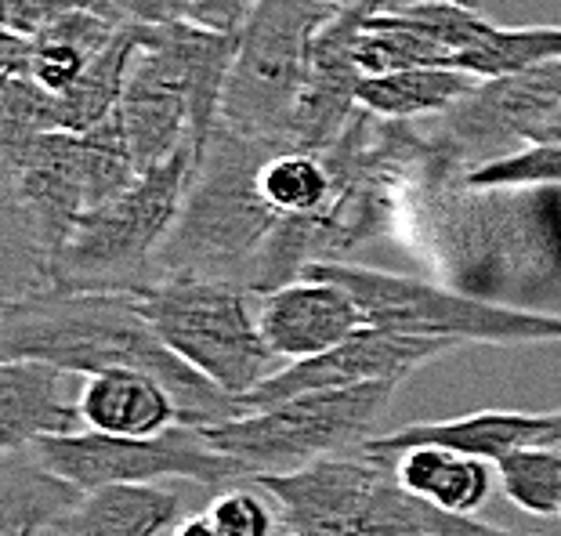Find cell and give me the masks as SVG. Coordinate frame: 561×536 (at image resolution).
<instances>
[{
    "label": "cell",
    "instance_id": "cell-1",
    "mask_svg": "<svg viewBox=\"0 0 561 536\" xmlns=\"http://www.w3.org/2000/svg\"><path fill=\"white\" fill-rule=\"evenodd\" d=\"M399 240L446 287L529 312L561 305V189H479L427 149L402 193Z\"/></svg>",
    "mask_w": 561,
    "mask_h": 536
},
{
    "label": "cell",
    "instance_id": "cell-2",
    "mask_svg": "<svg viewBox=\"0 0 561 536\" xmlns=\"http://www.w3.org/2000/svg\"><path fill=\"white\" fill-rule=\"evenodd\" d=\"M0 360L51 363L73 377L149 374L174 391L182 424L210 427L247 417L240 399L196 374L149 323L138 294L55 290L26 301H4Z\"/></svg>",
    "mask_w": 561,
    "mask_h": 536
},
{
    "label": "cell",
    "instance_id": "cell-3",
    "mask_svg": "<svg viewBox=\"0 0 561 536\" xmlns=\"http://www.w3.org/2000/svg\"><path fill=\"white\" fill-rule=\"evenodd\" d=\"M272 152L283 149L243 138L221 124L214 127L210 141L196 157L178 225L160 254L157 283L218 280L254 290L261 254L279 225V214L268 207L257 185L261 167Z\"/></svg>",
    "mask_w": 561,
    "mask_h": 536
},
{
    "label": "cell",
    "instance_id": "cell-4",
    "mask_svg": "<svg viewBox=\"0 0 561 536\" xmlns=\"http://www.w3.org/2000/svg\"><path fill=\"white\" fill-rule=\"evenodd\" d=\"M91 210L80 135L51 130L0 146V276L4 301L58 290V261Z\"/></svg>",
    "mask_w": 561,
    "mask_h": 536
},
{
    "label": "cell",
    "instance_id": "cell-5",
    "mask_svg": "<svg viewBox=\"0 0 561 536\" xmlns=\"http://www.w3.org/2000/svg\"><path fill=\"white\" fill-rule=\"evenodd\" d=\"M196 149H182L167 163L138 174L121 196L91 207L77 221L58 261V290L146 294L182 214Z\"/></svg>",
    "mask_w": 561,
    "mask_h": 536
},
{
    "label": "cell",
    "instance_id": "cell-6",
    "mask_svg": "<svg viewBox=\"0 0 561 536\" xmlns=\"http://www.w3.org/2000/svg\"><path fill=\"white\" fill-rule=\"evenodd\" d=\"M399 385H355L301 391L247 417L199 427L218 454L243 464L247 479L286 475L316 460L355 454L374 438Z\"/></svg>",
    "mask_w": 561,
    "mask_h": 536
},
{
    "label": "cell",
    "instance_id": "cell-7",
    "mask_svg": "<svg viewBox=\"0 0 561 536\" xmlns=\"http://www.w3.org/2000/svg\"><path fill=\"white\" fill-rule=\"evenodd\" d=\"M337 11L319 0H257L236 44L218 124L276 149H294V116L312 73L316 37Z\"/></svg>",
    "mask_w": 561,
    "mask_h": 536
},
{
    "label": "cell",
    "instance_id": "cell-8",
    "mask_svg": "<svg viewBox=\"0 0 561 536\" xmlns=\"http://www.w3.org/2000/svg\"><path fill=\"white\" fill-rule=\"evenodd\" d=\"M305 276L341 283L355 297L366 327H385L416 338H442L453 344H543L561 341V316L511 308L463 294L432 280L369 269L359 261L312 265Z\"/></svg>",
    "mask_w": 561,
    "mask_h": 536
},
{
    "label": "cell",
    "instance_id": "cell-9",
    "mask_svg": "<svg viewBox=\"0 0 561 536\" xmlns=\"http://www.w3.org/2000/svg\"><path fill=\"white\" fill-rule=\"evenodd\" d=\"M254 290L218 280H160L138 294L141 312L196 374L221 391L243 399L261 380L283 370V360L268 349L257 327Z\"/></svg>",
    "mask_w": 561,
    "mask_h": 536
},
{
    "label": "cell",
    "instance_id": "cell-10",
    "mask_svg": "<svg viewBox=\"0 0 561 536\" xmlns=\"http://www.w3.org/2000/svg\"><path fill=\"white\" fill-rule=\"evenodd\" d=\"M254 482L297 536H427L421 500L402 490L396 457L355 449Z\"/></svg>",
    "mask_w": 561,
    "mask_h": 536
},
{
    "label": "cell",
    "instance_id": "cell-11",
    "mask_svg": "<svg viewBox=\"0 0 561 536\" xmlns=\"http://www.w3.org/2000/svg\"><path fill=\"white\" fill-rule=\"evenodd\" d=\"M30 449L83 493L105 486H163L167 479H185L207 490L250 482L243 464L218 454L193 424H174L171 432L149 438L77 432L41 438Z\"/></svg>",
    "mask_w": 561,
    "mask_h": 536
},
{
    "label": "cell",
    "instance_id": "cell-12",
    "mask_svg": "<svg viewBox=\"0 0 561 536\" xmlns=\"http://www.w3.org/2000/svg\"><path fill=\"white\" fill-rule=\"evenodd\" d=\"M561 110V62L525 73L479 80L468 99L449 113L416 121L432 157L449 171L468 174L474 167L511 157L533 146L540 127Z\"/></svg>",
    "mask_w": 561,
    "mask_h": 536
},
{
    "label": "cell",
    "instance_id": "cell-13",
    "mask_svg": "<svg viewBox=\"0 0 561 536\" xmlns=\"http://www.w3.org/2000/svg\"><path fill=\"white\" fill-rule=\"evenodd\" d=\"M460 344L442 338H416V333H399L385 327H359L337 349L316 355L305 363H286L279 374L261 380L254 391H247L240 407L247 413L265 410L272 402H283L301 391L319 388H355V385H405L421 366L435 363Z\"/></svg>",
    "mask_w": 561,
    "mask_h": 536
},
{
    "label": "cell",
    "instance_id": "cell-14",
    "mask_svg": "<svg viewBox=\"0 0 561 536\" xmlns=\"http://www.w3.org/2000/svg\"><path fill=\"white\" fill-rule=\"evenodd\" d=\"M366 11L369 8L363 0H355V4L341 8L316 37L312 73H308V88L294 116V149L322 152L330 141L341 138V130L359 110L363 69L355 58V44H359Z\"/></svg>",
    "mask_w": 561,
    "mask_h": 536
},
{
    "label": "cell",
    "instance_id": "cell-15",
    "mask_svg": "<svg viewBox=\"0 0 561 536\" xmlns=\"http://www.w3.org/2000/svg\"><path fill=\"white\" fill-rule=\"evenodd\" d=\"M257 327L283 363H305L337 349L366 323L341 283L301 276L257 297Z\"/></svg>",
    "mask_w": 561,
    "mask_h": 536
},
{
    "label": "cell",
    "instance_id": "cell-16",
    "mask_svg": "<svg viewBox=\"0 0 561 536\" xmlns=\"http://www.w3.org/2000/svg\"><path fill=\"white\" fill-rule=\"evenodd\" d=\"M121 30V22L105 15L94 0L47 22L33 37L4 30L0 33V77H30L44 91L66 94Z\"/></svg>",
    "mask_w": 561,
    "mask_h": 536
},
{
    "label": "cell",
    "instance_id": "cell-17",
    "mask_svg": "<svg viewBox=\"0 0 561 536\" xmlns=\"http://www.w3.org/2000/svg\"><path fill=\"white\" fill-rule=\"evenodd\" d=\"M73 374L37 360H0V454H15L41 438L88 432L80 399L66 396Z\"/></svg>",
    "mask_w": 561,
    "mask_h": 536
},
{
    "label": "cell",
    "instance_id": "cell-18",
    "mask_svg": "<svg viewBox=\"0 0 561 536\" xmlns=\"http://www.w3.org/2000/svg\"><path fill=\"white\" fill-rule=\"evenodd\" d=\"M540 432H543V413L479 410V413L449 417V421H421V424L396 427L388 435H374L363 449L377 457H399L402 449L413 446H442L496 464L518 446H540Z\"/></svg>",
    "mask_w": 561,
    "mask_h": 536
},
{
    "label": "cell",
    "instance_id": "cell-19",
    "mask_svg": "<svg viewBox=\"0 0 561 536\" xmlns=\"http://www.w3.org/2000/svg\"><path fill=\"white\" fill-rule=\"evenodd\" d=\"M77 399L88 432L149 438L182 424V407H178L174 391L149 374L121 370V374L83 377Z\"/></svg>",
    "mask_w": 561,
    "mask_h": 536
},
{
    "label": "cell",
    "instance_id": "cell-20",
    "mask_svg": "<svg viewBox=\"0 0 561 536\" xmlns=\"http://www.w3.org/2000/svg\"><path fill=\"white\" fill-rule=\"evenodd\" d=\"M83 497L88 493L47 468L30 446L0 457V536L66 529Z\"/></svg>",
    "mask_w": 561,
    "mask_h": 536
},
{
    "label": "cell",
    "instance_id": "cell-21",
    "mask_svg": "<svg viewBox=\"0 0 561 536\" xmlns=\"http://www.w3.org/2000/svg\"><path fill=\"white\" fill-rule=\"evenodd\" d=\"M396 475L402 490L424 504L457 511V515H474L493 497L496 464L442 446H413L396 457Z\"/></svg>",
    "mask_w": 561,
    "mask_h": 536
},
{
    "label": "cell",
    "instance_id": "cell-22",
    "mask_svg": "<svg viewBox=\"0 0 561 536\" xmlns=\"http://www.w3.org/2000/svg\"><path fill=\"white\" fill-rule=\"evenodd\" d=\"M474 88H479V77L460 73V69L413 66V69H396V73L363 77L359 105L366 113L380 116V121L416 124L449 113Z\"/></svg>",
    "mask_w": 561,
    "mask_h": 536
},
{
    "label": "cell",
    "instance_id": "cell-23",
    "mask_svg": "<svg viewBox=\"0 0 561 536\" xmlns=\"http://www.w3.org/2000/svg\"><path fill=\"white\" fill-rule=\"evenodd\" d=\"M182 522V497L167 486H105L69 518L73 536H160Z\"/></svg>",
    "mask_w": 561,
    "mask_h": 536
},
{
    "label": "cell",
    "instance_id": "cell-24",
    "mask_svg": "<svg viewBox=\"0 0 561 536\" xmlns=\"http://www.w3.org/2000/svg\"><path fill=\"white\" fill-rule=\"evenodd\" d=\"M135 55H138V37H135V30L124 26L102 55H94V62L83 69V77L73 88L66 94H58V124H62V130L83 135V130L99 127L102 121H110V116L121 110Z\"/></svg>",
    "mask_w": 561,
    "mask_h": 536
},
{
    "label": "cell",
    "instance_id": "cell-25",
    "mask_svg": "<svg viewBox=\"0 0 561 536\" xmlns=\"http://www.w3.org/2000/svg\"><path fill=\"white\" fill-rule=\"evenodd\" d=\"M547 62H561V26H496L493 22L485 37L457 58V69L479 80H493Z\"/></svg>",
    "mask_w": 561,
    "mask_h": 536
},
{
    "label": "cell",
    "instance_id": "cell-26",
    "mask_svg": "<svg viewBox=\"0 0 561 536\" xmlns=\"http://www.w3.org/2000/svg\"><path fill=\"white\" fill-rule=\"evenodd\" d=\"M261 196L279 218H308L319 214L333 196V174L322 152L283 149L272 152L257 174Z\"/></svg>",
    "mask_w": 561,
    "mask_h": 536
},
{
    "label": "cell",
    "instance_id": "cell-27",
    "mask_svg": "<svg viewBox=\"0 0 561 536\" xmlns=\"http://www.w3.org/2000/svg\"><path fill=\"white\" fill-rule=\"evenodd\" d=\"M496 479L504 497L525 515H561V449L518 446L496 460Z\"/></svg>",
    "mask_w": 561,
    "mask_h": 536
},
{
    "label": "cell",
    "instance_id": "cell-28",
    "mask_svg": "<svg viewBox=\"0 0 561 536\" xmlns=\"http://www.w3.org/2000/svg\"><path fill=\"white\" fill-rule=\"evenodd\" d=\"M58 124V94L30 77H0V146L51 135Z\"/></svg>",
    "mask_w": 561,
    "mask_h": 536
},
{
    "label": "cell",
    "instance_id": "cell-29",
    "mask_svg": "<svg viewBox=\"0 0 561 536\" xmlns=\"http://www.w3.org/2000/svg\"><path fill=\"white\" fill-rule=\"evenodd\" d=\"M463 182L479 189H561V141H533L511 157L474 167Z\"/></svg>",
    "mask_w": 561,
    "mask_h": 536
},
{
    "label": "cell",
    "instance_id": "cell-30",
    "mask_svg": "<svg viewBox=\"0 0 561 536\" xmlns=\"http://www.w3.org/2000/svg\"><path fill=\"white\" fill-rule=\"evenodd\" d=\"M210 518L218 522V529L225 536H276V515H272L268 500H261V493L247 490V486H229L218 490L210 504Z\"/></svg>",
    "mask_w": 561,
    "mask_h": 536
},
{
    "label": "cell",
    "instance_id": "cell-31",
    "mask_svg": "<svg viewBox=\"0 0 561 536\" xmlns=\"http://www.w3.org/2000/svg\"><path fill=\"white\" fill-rule=\"evenodd\" d=\"M83 4H91V0H0V19H4V30L33 37L47 22L62 19L66 11H77Z\"/></svg>",
    "mask_w": 561,
    "mask_h": 536
},
{
    "label": "cell",
    "instance_id": "cell-32",
    "mask_svg": "<svg viewBox=\"0 0 561 536\" xmlns=\"http://www.w3.org/2000/svg\"><path fill=\"white\" fill-rule=\"evenodd\" d=\"M421 515H424V529L427 536H511L507 529L493 526V522H482L474 515H457V511H442L421 500Z\"/></svg>",
    "mask_w": 561,
    "mask_h": 536
},
{
    "label": "cell",
    "instance_id": "cell-33",
    "mask_svg": "<svg viewBox=\"0 0 561 536\" xmlns=\"http://www.w3.org/2000/svg\"><path fill=\"white\" fill-rule=\"evenodd\" d=\"M171 536H225V533L218 529V522H214L210 511H207V515H185L171 529Z\"/></svg>",
    "mask_w": 561,
    "mask_h": 536
},
{
    "label": "cell",
    "instance_id": "cell-34",
    "mask_svg": "<svg viewBox=\"0 0 561 536\" xmlns=\"http://www.w3.org/2000/svg\"><path fill=\"white\" fill-rule=\"evenodd\" d=\"M369 11H402L410 4H427V0H363ZM457 4H468V8H479L482 0H457Z\"/></svg>",
    "mask_w": 561,
    "mask_h": 536
},
{
    "label": "cell",
    "instance_id": "cell-35",
    "mask_svg": "<svg viewBox=\"0 0 561 536\" xmlns=\"http://www.w3.org/2000/svg\"><path fill=\"white\" fill-rule=\"evenodd\" d=\"M540 446H558L561 449V410L543 413V432H540Z\"/></svg>",
    "mask_w": 561,
    "mask_h": 536
},
{
    "label": "cell",
    "instance_id": "cell-36",
    "mask_svg": "<svg viewBox=\"0 0 561 536\" xmlns=\"http://www.w3.org/2000/svg\"><path fill=\"white\" fill-rule=\"evenodd\" d=\"M319 4H330V8H348L355 0H319Z\"/></svg>",
    "mask_w": 561,
    "mask_h": 536
},
{
    "label": "cell",
    "instance_id": "cell-37",
    "mask_svg": "<svg viewBox=\"0 0 561 536\" xmlns=\"http://www.w3.org/2000/svg\"><path fill=\"white\" fill-rule=\"evenodd\" d=\"M44 536H73L69 529H51V533H44Z\"/></svg>",
    "mask_w": 561,
    "mask_h": 536
}]
</instances>
